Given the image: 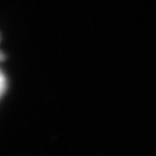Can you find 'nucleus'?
<instances>
[{"label":"nucleus","mask_w":156,"mask_h":156,"mask_svg":"<svg viewBox=\"0 0 156 156\" xmlns=\"http://www.w3.org/2000/svg\"><path fill=\"white\" fill-rule=\"evenodd\" d=\"M6 89V78L4 75V73L0 71V97L4 94V91Z\"/></svg>","instance_id":"obj_1"}]
</instances>
